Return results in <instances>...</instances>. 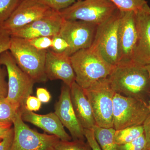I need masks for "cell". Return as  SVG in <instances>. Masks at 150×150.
<instances>
[{
	"label": "cell",
	"instance_id": "obj_1",
	"mask_svg": "<svg viewBox=\"0 0 150 150\" xmlns=\"http://www.w3.org/2000/svg\"><path fill=\"white\" fill-rule=\"evenodd\" d=\"M115 93L146 102L150 95V78L146 66L131 60L115 66L108 77Z\"/></svg>",
	"mask_w": 150,
	"mask_h": 150
},
{
	"label": "cell",
	"instance_id": "obj_2",
	"mask_svg": "<svg viewBox=\"0 0 150 150\" xmlns=\"http://www.w3.org/2000/svg\"><path fill=\"white\" fill-rule=\"evenodd\" d=\"M75 74V81L84 89L96 81L107 78L115 66L107 62L97 46L92 44L70 56Z\"/></svg>",
	"mask_w": 150,
	"mask_h": 150
},
{
	"label": "cell",
	"instance_id": "obj_3",
	"mask_svg": "<svg viewBox=\"0 0 150 150\" xmlns=\"http://www.w3.org/2000/svg\"><path fill=\"white\" fill-rule=\"evenodd\" d=\"M48 50L36 49L26 39L11 38L9 51L18 66L35 83L46 82L48 79L45 70Z\"/></svg>",
	"mask_w": 150,
	"mask_h": 150
},
{
	"label": "cell",
	"instance_id": "obj_4",
	"mask_svg": "<svg viewBox=\"0 0 150 150\" xmlns=\"http://www.w3.org/2000/svg\"><path fill=\"white\" fill-rule=\"evenodd\" d=\"M0 64L6 67L8 76L7 99L17 109L22 111L35 82L18 66L9 51L0 54Z\"/></svg>",
	"mask_w": 150,
	"mask_h": 150
},
{
	"label": "cell",
	"instance_id": "obj_5",
	"mask_svg": "<svg viewBox=\"0 0 150 150\" xmlns=\"http://www.w3.org/2000/svg\"><path fill=\"white\" fill-rule=\"evenodd\" d=\"M118 10L110 0H79L60 13L65 20L81 21L98 25Z\"/></svg>",
	"mask_w": 150,
	"mask_h": 150
},
{
	"label": "cell",
	"instance_id": "obj_6",
	"mask_svg": "<svg viewBox=\"0 0 150 150\" xmlns=\"http://www.w3.org/2000/svg\"><path fill=\"white\" fill-rule=\"evenodd\" d=\"M150 114L147 103L115 93L113 100V128L115 130L143 125Z\"/></svg>",
	"mask_w": 150,
	"mask_h": 150
},
{
	"label": "cell",
	"instance_id": "obj_7",
	"mask_svg": "<svg viewBox=\"0 0 150 150\" xmlns=\"http://www.w3.org/2000/svg\"><path fill=\"white\" fill-rule=\"evenodd\" d=\"M84 91L91 105L96 125L103 128H113L115 93L108 78L97 81Z\"/></svg>",
	"mask_w": 150,
	"mask_h": 150
},
{
	"label": "cell",
	"instance_id": "obj_8",
	"mask_svg": "<svg viewBox=\"0 0 150 150\" xmlns=\"http://www.w3.org/2000/svg\"><path fill=\"white\" fill-rule=\"evenodd\" d=\"M19 110L14 119V136L10 150H54L60 139L53 135L41 134L24 123Z\"/></svg>",
	"mask_w": 150,
	"mask_h": 150
},
{
	"label": "cell",
	"instance_id": "obj_9",
	"mask_svg": "<svg viewBox=\"0 0 150 150\" xmlns=\"http://www.w3.org/2000/svg\"><path fill=\"white\" fill-rule=\"evenodd\" d=\"M123 11L118 10L106 21L98 25L92 44L97 46L110 64H118V29Z\"/></svg>",
	"mask_w": 150,
	"mask_h": 150
},
{
	"label": "cell",
	"instance_id": "obj_10",
	"mask_svg": "<svg viewBox=\"0 0 150 150\" xmlns=\"http://www.w3.org/2000/svg\"><path fill=\"white\" fill-rule=\"evenodd\" d=\"M97 27L96 25L87 22L64 19L58 35L69 45L68 55L71 56L81 49L90 47Z\"/></svg>",
	"mask_w": 150,
	"mask_h": 150
},
{
	"label": "cell",
	"instance_id": "obj_11",
	"mask_svg": "<svg viewBox=\"0 0 150 150\" xmlns=\"http://www.w3.org/2000/svg\"><path fill=\"white\" fill-rule=\"evenodd\" d=\"M52 10L38 0H21L11 16L1 25L10 33L43 17Z\"/></svg>",
	"mask_w": 150,
	"mask_h": 150
},
{
	"label": "cell",
	"instance_id": "obj_12",
	"mask_svg": "<svg viewBox=\"0 0 150 150\" xmlns=\"http://www.w3.org/2000/svg\"><path fill=\"white\" fill-rule=\"evenodd\" d=\"M63 20L60 11L52 10L43 17L11 32V36L26 40L42 36H57Z\"/></svg>",
	"mask_w": 150,
	"mask_h": 150
},
{
	"label": "cell",
	"instance_id": "obj_13",
	"mask_svg": "<svg viewBox=\"0 0 150 150\" xmlns=\"http://www.w3.org/2000/svg\"><path fill=\"white\" fill-rule=\"evenodd\" d=\"M64 127L70 133L73 141L85 140L84 129L78 121L71 100L70 87L64 84L59 100L55 105V112Z\"/></svg>",
	"mask_w": 150,
	"mask_h": 150
},
{
	"label": "cell",
	"instance_id": "obj_14",
	"mask_svg": "<svg viewBox=\"0 0 150 150\" xmlns=\"http://www.w3.org/2000/svg\"><path fill=\"white\" fill-rule=\"evenodd\" d=\"M147 4L135 11L137 39L131 59L145 66L150 64V13Z\"/></svg>",
	"mask_w": 150,
	"mask_h": 150
},
{
	"label": "cell",
	"instance_id": "obj_15",
	"mask_svg": "<svg viewBox=\"0 0 150 150\" xmlns=\"http://www.w3.org/2000/svg\"><path fill=\"white\" fill-rule=\"evenodd\" d=\"M137 39L136 12H123L118 29V64L132 60Z\"/></svg>",
	"mask_w": 150,
	"mask_h": 150
},
{
	"label": "cell",
	"instance_id": "obj_16",
	"mask_svg": "<svg viewBox=\"0 0 150 150\" xmlns=\"http://www.w3.org/2000/svg\"><path fill=\"white\" fill-rule=\"evenodd\" d=\"M45 70L46 76L50 80H61L70 87L75 81L76 76L71 58L66 53H57L48 50Z\"/></svg>",
	"mask_w": 150,
	"mask_h": 150
},
{
	"label": "cell",
	"instance_id": "obj_17",
	"mask_svg": "<svg viewBox=\"0 0 150 150\" xmlns=\"http://www.w3.org/2000/svg\"><path fill=\"white\" fill-rule=\"evenodd\" d=\"M21 117L23 121L31 123L50 135L56 136L60 140L71 141L72 139L54 112L39 115L25 108L22 111Z\"/></svg>",
	"mask_w": 150,
	"mask_h": 150
},
{
	"label": "cell",
	"instance_id": "obj_18",
	"mask_svg": "<svg viewBox=\"0 0 150 150\" xmlns=\"http://www.w3.org/2000/svg\"><path fill=\"white\" fill-rule=\"evenodd\" d=\"M71 100L78 121L84 129H92L96 125L91 105L82 88L76 81L70 87Z\"/></svg>",
	"mask_w": 150,
	"mask_h": 150
},
{
	"label": "cell",
	"instance_id": "obj_19",
	"mask_svg": "<svg viewBox=\"0 0 150 150\" xmlns=\"http://www.w3.org/2000/svg\"><path fill=\"white\" fill-rule=\"evenodd\" d=\"M97 142L102 150H119L114 140L115 130L113 128H105L96 125L92 129Z\"/></svg>",
	"mask_w": 150,
	"mask_h": 150
},
{
	"label": "cell",
	"instance_id": "obj_20",
	"mask_svg": "<svg viewBox=\"0 0 150 150\" xmlns=\"http://www.w3.org/2000/svg\"><path fill=\"white\" fill-rule=\"evenodd\" d=\"M144 134L143 125L131 126L115 130L114 140L118 146L125 144L134 141Z\"/></svg>",
	"mask_w": 150,
	"mask_h": 150
},
{
	"label": "cell",
	"instance_id": "obj_21",
	"mask_svg": "<svg viewBox=\"0 0 150 150\" xmlns=\"http://www.w3.org/2000/svg\"><path fill=\"white\" fill-rule=\"evenodd\" d=\"M19 110L6 97L0 98V122L13 124Z\"/></svg>",
	"mask_w": 150,
	"mask_h": 150
},
{
	"label": "cell",
	"instance_id": "obj_22",
	"mask_svg": "<svg viewBox=\"0 0 150 150\" xmlns=\"http://www.w3.org/2000/svg\"><path fill=\"white\" fill-rule=\"evenodd\" d=\"M119 10L123 12L137 11L147 4L146 0H110Z\"/></svg>",
	"mask_w": 150,
	"mask_h": 150
},
{
	"label": "cell",
	"instance_id": "obj_23",
	"mask_svg": "<svg viewBox=\"0 0 150 150\" xmlns=\"http://www.w3.org/2000/svg\"><path fill=\"white\" fill-rule=\"evenodd\" d=\"M21 0H0V25L9 18Z\"/></svg>",
	"mask_w": 150,
	"mask_h": 150
},
{
	"label": "cell",
	"instance_id": "obj_24",
	"mask_svg": "<svg viewBox=\"0 0 150 150\" xmlns=\"http://www.w3.org/2000/svg\"><path fill=\"white\" fill-rule=\"evenodd\" d=\"M90 149L89 145L85 141L76 140L71 142L60 140L54 150H89Z\"/></svg>",
	"mask_w": 150,
	"mask_h": 150
},
{
	"label": "cell",
	"instance_id": "obj_25",
	"mask_svg": "<svg viewBox=\"0 0 150 150\" xmlns=\"http://www.w3.org/2000/svg\"><path fill=\"white\" fill-rule=\"evenodd\" d=\"M54 10L60 11L69 7L76 0H38Z\"/></svg>",
	"mask_w": 150,
	"mask_h": 150
},
{
	"label": "cell",
	"instance_id": "obj_26",
	"mask_svg": "<svg viewBox=\"0 0 150 150\" xmlns=\"http://www.w3.org/2000/svg\"><path fill=\"white\" fill-rule=\"evenodd\" d=\"M50 49L56 53H66L68 55L69 45L64 39L57 35L52 37V44Z\"/></svg>",
	"mask_w": 150,
	"mask_h": 150
},
{
	"label": "cell",
	"instance_id": "obj_27",
	"mask_svg": "<svg viewBox=\"0 0 150 150\" xmlns=\"http://www.w3.org/2000/svg\"><path fill=\"white\" fill-rule=\"evenodd\" d=\"M146 142L144 134L128 144L118 146L119 150H146Z\"/></svg>",
	"mask_w": 150,
	"mask_h": 150
},
{
	"label": "cell",
	"instance_id": "obj_28",
	"mask_svg": "<svg viewBox=\"0 0 150 150\" xmlns=\"http://www.w3.org/2000/svg\"><path fill=\"white\" fill-rule=\"evenodd\" d=\"M52 37L42 36L27 40L33 47L39 50H48L51 48Z\"/></svg>",
	"mask_w": 150,
	"mask_h": 150
},
{
	"label": "cell",
	"instance_id": "obj_29",
	"mask_svg": "<svg viewBox=\"0 0 150 150\" xmlns=\"http://www.w3.org/2000/svg\"><path fill=\"white\" fill-rule=\"evenodd\" d=\"M11 36L10 33L0 25V54L9 51Z\"/></svg>",
	"mask_w": 150,
	"mask_h": 150
},
{
	"label": "cell",
	"instance_id": "obj_30",
	"mask_svg": "<svg viewBox=\"0 0 150 150\" xmlns=\"http://www.w3.org/2000/svg\"><path fill=\"white\" fill-rule=\"evenodd\" d=\"M6 72L0 64V98L6 97L8 92V85L6 81Z\"/></svg>",
	"mask_w": 150,
	"mask_h": 150
},
{
	"label": "cell",
	"instance_id": "obj_31",
	"mask_svg": "<svg viewBox=\"0 0 150 150\" xmlns=\"http://www.w3.org/2000/svg\"><path fill=\"white\" fill-rule=\"evenodd\" d=\"M84 136L91 150H102L97 142L92 129H84Z\"/></svg>",
	"mask_w": 150,
	"mask_h": 150
},
{
	"label": "cell",
	"instance_id": "obj_32",
	"mask_svg": "<svg viewBox=\"0 0 150 150\" xmlns=\"http://www.w3.org/2000/svg\"><path fill=\"white\" fill-rule=\"evenodd\" d=\"M41 106V101L37 97L31 95L28 97L25 102V109L32 112L38 111Z\"/></svg>",
	"mask_w": 150,
	"mask_h": 150
},
{
	"label": "cell",
	"instance_id": "obj_33",
	"mask_svg": "<svg viewBox=\"0 0 150 150\" xmlns=\"http://www.w3.org/2000/svg\"><path fill=\"white\" fill-rule=\"evenodd\" d=\"M14 136L13 127L10 130L2 141L0 142V150H10Z\"/></svg>",
	"mask_w": 150,
	"mask_h": 150
},
{
	"label": "cell",
	"instance_id": "obj_34",
	"mask_svg": "<svg viewBox=\"0 0 150 150\" xmlns=\"http://www.w3.org/2000/svg\"><path fill=\"white\" fill-rule=\"evenodd\" d=\"M37 98L43 103H47L50 101L51 96L46 89L43 88H38L36 89Z\"/></svg>",
	"mask_w": 150,
	"mask_h": 150
},
{
	"label": "cell",
	"instance_id": "obj_35",
	"mask_svg": "<svg viewBox=\"0 0 150 150\" xmlns=\"http://www.w3.org/2000/svg\"><path fill=\"white\" fill-rule=\"evenodd\" d=\"M146 139V150H150V114L143 124Z\"/></svg>",
	"mask_w": 150,
	"mask_h": 150
},
{
	"label": "cell",
	"instance_id": "obj_36",
	"mask_svg": "<svg viewBox=\"0 0 150 150\" xmlns=\"http://www.w3.org/2000/svg\"><path fill=\"white\" fill-rule=\"evenodd\" d=\"M13 124L5 123L0 122V142H1L3 139L12 128Z\"/></svg>",
	"mask_w": 150,
	"mask_h": 150
},
{
	"label": "cell",
	"instance_id": "obj_37",
	"mask_svg": "<svg viewBox=\"0 0 150 150\" xmlns=\"http://www.w3.org/2000/svg\"><path fill=\"white\" fill-rule=\"evenodd\" d=\"M146 68L148 70V71H149V74L150 78V64L148 65L147 66H146ZM149 109L150 111V100H149Z\"/></svg>",
	"mask_w": 150,
	"mask_h": 150
},
{
	"label": "cell",
	"instance_id": "obj_38",
	"mask_svg": "<svg viewBox=\"0 0 150 150\" xmlns=\"http://www.w3.org/2000/svg\"><path fill=\"white\" fill-rule=\"evenodd\" d=\"M148 10H149V12L150 13V7L149 6V7H148Z\"/></svg>",
	"mask_w": 150,
	"mask_h": 150
},
{
	"label": "cell",
	"instance_id": "obj_39",
	"mask_svg": "<svg viewBox=\"0 0 150 150\" xmlns=\"http://www.w3.org/2000/svg\"><path fill=\"white\" fill-rule=\"evenodd\" d=\"M89 150H91V149H89Z\"/></svg>",
	"mask_w": 150,
	"mask_h": 150
}]
</instances>
